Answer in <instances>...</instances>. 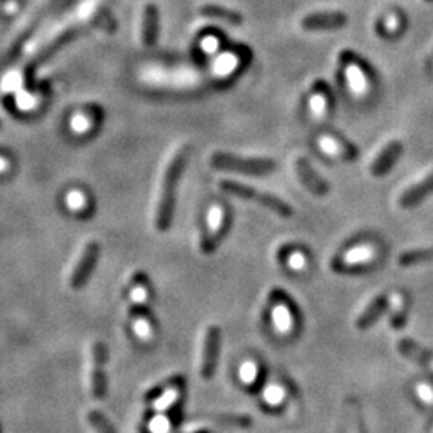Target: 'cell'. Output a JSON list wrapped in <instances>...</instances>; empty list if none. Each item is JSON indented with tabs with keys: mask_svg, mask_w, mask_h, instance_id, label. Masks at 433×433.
Returning a JSON list of instances; mask_svg holds the SVG:
<instances>
[{
	"mask_svg": "<svg viewBox=\"0 0 433 433\" xmlns=\"http://www.w3.org/2000/svg\"><path fill=\"white\" fill-rule=\"evenodd\" d=\"M374 257V249L369 246H361V247H355L351 251H348L345 256H342L341 265H334L341 271V268L343 267H356L361 265V263L373 260Z\"/></svg>",
	"mask_w": 433,
	"mask_h": 433,
	"instance_id": "15",
	"label": "cell"
},
{
	"mask_svg": "<svg viewBox=\"0 0 433 433\" xmlns=\"http://www.w3.org/2000/svg\"><path fill=\"white\" fill-rule=\"evenodd\" d=\"M159 36V8L154 3H148L143 12V27H141V39L147 47L156 44Z\"/></svg>",
	"mask_w": 433,
	"mask_h": 433,
	"instance_id": "12",
	"label": "cell"
},
{
	"mask_svg": "<svg viewBox=\"0 0 433 433\" xmlns=\"http://www.w3.org/2000/svg\"><path fill=\"white\" fill-rule=\"evenodd\" d=\"M108 361V351L105 343L93 342L92 345V366H90V390L93 398L101 399L106 395V375L105 364Z\"/></svg>",
	"mask_w": 433,
	"mask_h": 433,
	"instance_id": "6",
	"label": "cell"
},
{
	"mask_svg": "<svg viewBox=\"0 0 433 433\" xmlns=\"http://www.w3.org/2000/svg\"><path fill=\"white\" fill-rule=\"evenodd\" d=\"M348 23V16L343 12H319L310 13L302 20L305 31H337Z\"/></svg>",
	"mask_w": 433,
	"mask_h": 433,
	"instance_id": "8",
	"label": "cell"
},
{
	"mask_svg": "<svg viewBox=\"0 0 433 433\" xmlns=\"http://www.w3.org/2000/svg\"><path fill=\"white\" fill-rule=\"evenodd\" d=\"M199 13L202 16L207 18H215V20L220 21H227L230 25H241L244 21L243 15L236 10H232V8L222 7V5H215V3H207V5H202L199 8Z\"/></svg>",
	"mask_w": 433,
	"mask_h": 433,
	"instance_id": "14",
	"label": "cell"
},
{
	"mask_svg": "<svg viewBox=\"0 0 433 433\" xmlns=\"http://www.w3.org/2000/svg\"><path fill=\"white\" fill-rule=\"evenodd\" d=\"M188 156H190V148H182L175 153V156L171 159L169 166L164 172L161 195H159L156 214H154V225L158 232H167L171 228L173 207H175V196L177 186L180 180L183 169L186 166Z\"/></svg>",
	"mask_w": 433,
	"mask_h": 433,
	"instance_id": "1",
	"label": "cell"
},
{
	"mask_svg": "<svg viewBox=\"0 0 433 433\" xmlns=\"http://www.w3.org/2000/svg\"><path fill=\"white\" fill-rule=\"evenodd\" d=\"M433 193V172L430 175L423 178L421 183H416L411 188H408L406 191L403 193L401 197H399V206L404 207V209H409V207L417 206L419 202H422L428 195Z\"/></svg>",
	"mask_w": 433,
	"mask_h": 433,
	"instance_id": "11",
	"label": "cell"
},
{
	"mask_svg": "<svg viewBox=\"0 0 433 433\" xmlns=\"http://www.w3.org/2000/svg\"><path fill=\"white\" fill-rule=\"evenodd\" d=\"M177 397H178V390L175 387L166 390V393L161 395V397L156 399V403H154V409H156V411H166L171 404L177 401Z\"/></svg>",
	"mask_w": 433,
	"mask_h": 433,
	"instance_id": "22",
	"label": "cell"
},
{
	"mask_svg": "<svg viewBox=\"0 0 433 433\" xmlns=\"http://www.w3.org/2000/svg\"><path fill=\"white\" fill-rule=\"evenodd\" d=\"M183 384V379L180 378V375H175V378H171L167 380H164L162 384H158L156 387H153L149 392L147 393V398H159L161 397V393L164 392V390H169L172 387H180V385Z\"/></svg>",
	"mask_w": 433,
	"mask_h": 433,
	"instance_id": "21",
	"label": "cell"
},
{
	"mask_svg": "<svg viewBox=\"0 0 433 433\" xmlns=\"http://www.w3.org/2000/svg\"><path fill=\"white\" fill-rule=\"evenodd\" d=\"M388 305V299L385 295H378L373 302H371L363 313L360 314L356 319V327L358 329H368L378 321L380 314L385 312Z\"/></svg>",
	"mask_w": 433,
	"mask_h": 433,
	"instance_id": "13",
	"label": "cell"
},
{
	"mask_svg": "<svg viewBox=\"0 0 433 433\" xmlns=\"http://www.w3.org/2000/svg\"><path fill=\"white\" fill-rule=\"evenodd\" d=\"M265 398H267V401H270V403L280 401V399H281V390L276 388V387H270V388L267 390Z\"/></svg>",
	"mask_w": 433,
	"mask_h": 433,
	"instance_id": "27",
	"label": "cell"
},
{
	"mask_svg": "<svg viewBox=\"0 0 433 433\" xmlns=\"http://www.w3.org/2000/svg\"><path fill=\"white\" fill-rule=\"evenodd\" d=\"M295 169H297L300 180H302L305 188H307L310 193H313V195H317V196L327 195L329 185L318 175L317 172L313 171L312 164H310L307 159L299 158L297 162H295Z\"/></svg>",
	"mask_w": 433,
	"mask_h": 433,
	"instance_id": "10",
	"label": "cell"
},
{
	"mask_svg": "<svg viewBox=\"0 0 433 433\" xmlns=\"http://www.w3.org/2000/svg\"><path fill=\"white\" fill-rule=\"evenodd\" d=\"M68 207L73 210H82L86 207V196L79 191L69 193L68 196Z\"/></svg>",
	"mask_w": 433,
	"mask_h": 433,
	"instance_id": "23",
	"label": "cell"
},
{
	"mask_svg": "<svg viewBox=\"0 0 433 433\" xmlns=\"http://www.w3.org/2000/svg\"><path fill=\"white\" fill-rule=\"evenodd\" d=\"M98 256H100V244L95 241L88 243L86 249L82 251L81 257H79V260L76 262V265H74L73 273H71V289L77 290L86 286V282L88 281V277H90L93 271V267H95V263L98 260Z\"/></svg>",
	"mask_w": 433,
	"mask_h": 433,
	"instance_id": "4",
	"label": "cell"
},
{
	"mask_svg": "<svg viewBox=\"0 0 433 433\" xmlns=\"http://www.w3.org/2000/svg\"><path fill=\"white\" fill-rule=\"evenodd\" d=\"M212 167L219 171L246 173V175H267L276 171V162L265 158H239L230 153H215L210 158Z\"/></svg>",
	"mask_w": 433,
	"mask_h": 433,
	"instance_id": "2",
	"label": "cell"
},
{
	"mask_svg": "<svg viewBox=\"0 0 433 433\" xmlns=\"http://www.w3.org/2000/svg\"><path fill=\"white\" fill-rule=\"evenodd\" d=\"M273 318H275V324L276 327L280 329L281 332H287L293 326V318H290L289 310H287L284 305H277L273 310Z\"/></svg>",
	"mask_w": 433,
	"mask_h": 433,
	"instance_id": "19",
	"label": "cell"
},
{
	"mask_svg": "<svg viewBox=\"0 0 433 433\" xmlns=\"http://www.w3.org/2000/svg\"><path fill=\"white\" fill-rule=\"evenodd\" d=\"M147 295H148V293L145 287H135V290H134L135 302H145V300H147Z\"/></svg>",
	"mask_w": 433,
	"mask_h": 433,
	"instance_id": "30",
	"label": "cell"
},
{
	"mask_svg": "<svg viewBox=\"0 0 433 433\" xmlns=\"http://www.w3.org/2000/svg\"><path fill=\"white\" fill-rule=\"evenodd\" d=\"M135 329H136V332H138L140 337H148L149 332H151L148 321H145V319H136Z\"/></svg>",
	"mask_w": 433,
	"mask_h": 433,
	"instance_id": "26",
	"label": "cell"
},
{
	"mask_svg": "<svg viewBox=\"0 0 433 433\" xmlns=\"http://www.w3.org/2000/svg\"><path fill=\"white\" fill-rule=\"evenodd\" d=\"M403 153V145L401 141L393 140L388 145H385L382 151L379 153V156L374 159L373 166H371V173L374 177H382L385 173L392 171V167L397 164V161Z\"/></svg>",
	"mask_w": 433,
	"mask_h": 433,
	"instance_id": "9",
	"label": "cell"
},
{
	"mask_svg": "<svg viewBox=\"0 0 433 433\" xmlns=\"http://www.w3.org/2000/svg\"><path fill=\"white\" fill-rule=\"evenodd\" d=\"M225 230H227V212L223 207L214 206L207 215V232L202 238V252L212 253L222 241Z\"/></svg>",
	"mask_w": 433,
	"mask_h": 433,
	"instance_id": "5",
	"label": "cell"
},
{
	"mask_svg": "<svg viewBox=\"0 0 433 433\" xmlns=\"http://www.w3.org/2000/svg\"><path fill=\"white\" fill-rule=\"evenodd\" d=\"M219 350H220V329L216 326H209L204 336V347H202V361H201L202 379L209 380L214 378L216 360H219Z\"/></svg>",
	"mask_w": 433,
	"mask_h": 433,
	"instance_id": "7",
	"label": "cell"
},
{
	"mask_svg": "<svg viewBox=\"0 0 433 433\" xmlns=\"http://www.w3.org/2000/svg\"><path fill=\"white\" fill-rule=\"evenodd\" d=\"M220 188H222L225 193H228V195L238 196L244 201L257 202V204H260L263 207H267V209L276 212V214L281 215V216L293 215V207L287 204L286 201L280 199L277 196L268 195V193L258 191L252 186L243 185V183H238V182H233V180H222L220 182Z\"/></svg>",
	"mask_w": 433,
	"mask_h": 433,
	"instance_id": "3",
	"label": "cell"
},
{
	"mask_svg": "<svg viewBox=\"0 0 433 433\" xmlns=\"http://www.w3.org/2000/svg\"><path fill=\"white\" fill-rule=\"evenodd\" d=\"M428 260H433V247L403 252L398 258V263L401 267H411V265H416V263H422Z\"/></svg>",
	"mask_w": 433,
	"mask_h": 433,
	"instance_id": "17",
	"label": "cell"
},
{
	"mask_svg": "<svg viewBox=\"0 0 433 433\" xmlns=\"http://www.w3.org/2000/svg\"><path fill=\"white\" fill-rule=\"evenodd\" d=\"M207 422H215L219 425H228V427H239L247 428L252 425V419L243 414H222V416H210ZM204 422V423H207Z\"/></svg>",
	"mask_w": 433,
	"mask_h": 433,
	"instance_id": "16",
	"label": "cell"
},
{
	"mask_svg": "<svg viewBox=\"0 0 433 433\" xmlns=\"http://www.w3.org/2000/svg\"><path fill=\"white\" fill-rule=\"evenodd\" d=\"M304 263H305L304 256H300V253H294V256L289 258V265L293 267V268H295V270H299V268H302Z\"/></svg>",
	"mask_w": 433,
	"mask_h": 433,
	"instance_id": "29",
	"label": "cell"
},
{
	"mask_svg": "<svg viewBox=\"0 0 433 433\" xmlns=\"http://www.w3.org/2000/svg\"><path fill=\"white\" fill-rule=\"evenodd\" d=\"M347 406H348V422H350V433H364L360 403H358L355 398H350L348 399Z\"/></svg>",
	"mask_w": 433,
	"mask_h": 433,
	"instance_id": "18",
	"label": "cell"
},
{
	"mask_svg": "<svg viewBox=\"0 0 433 433\" xmlns=\"http://www.w3.org/2000/svg\"><path fill=\"white\" fill-rule=\"evenodd\" d=\"M417 390H419V393H421V397L433 406V388L427 387V385H421Z\"/></svg>",
	"mask_w": 433,
	"mask_h": 433,
	"instance_id": "28",
	"label": "cell"
},
{
	"mask_svg": "<svg viewBox=\"0 0 433 433\" xmlns=\"http://www.w3.org/2000/svg\"><path fill=\"white\" fill-rule=\"evenodd\" d=\"M257 375V368L253 363H246L241 368V379L244 382H252Z\"/></svg>",
	"mask_w": 433,
	"mask_h": 433,
	"instance_id": "24",
	"label": "cell"
},
{
	"mask_svg": "<svg viewBox=\"0 0 433 433\" xmlns=\"http://www.w3.org/2000/svg\"><path fill=\"white\" fill-rule=\"evenodd\" d=\"M167 428H169V421H167V419H164V417L154 419L153 423H151V430L156 432V433L167 432Z\"/></svg>",
	"mask_w": 433,
	"mask_h": 433,
	"instance_id": "25",
	"label": "cell"
},
{
	"mask_svg": "<svg viewBox=\"0 0 433 433\" xmlns=\"http://www.w3.org/2000/svg\"><path fill=\"white\" fill-rule=\"evenodd\" d=\"M87 421L93 427V430L97 433H116L114 428L111 427V423L106 421L105 416L98 411H90L87 416Z\"/></svg>",
	"mask_w": 433,
	"mask_h": 433,
	"instance_id": "20",
	"label": "cell"
}]
</instances>
